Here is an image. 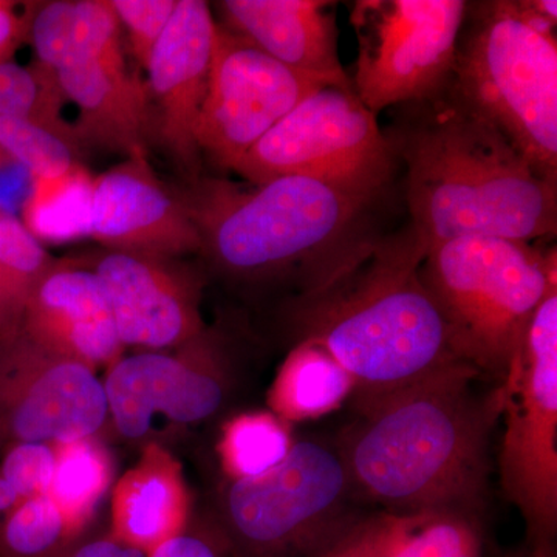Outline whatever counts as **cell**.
<instances>
[{"label":"cell","mask_w":557,"mask_h":557,"mask_svg":"<svg viewBox=\"0 0 557 557\" xmlns=\"http://www.w3.org/2000/svg\"><path fill=\"white\" fill-rule=\"evenodd\" d=\"M480 376L453 366L355 408L338 445L355 493L386 511L456 509L483 519L502 388L479 392Z\"/></svg>","instance_id":"obj_1"},{"label":"cell","mask_w":557,"mask_h":557,"mask_svg":"<svg viewBox=\"0 0 557 557\" xmlns=\"http://www.w3.org/2000/svg\"><path fill=\"white\" fill-rule=\"evenodd\" d=\"M395 109L384 135L406 164L409 225L428 251L460 237L555 236L557 185L542 178L450 84Z\"/></svg>","instance_id":"obj_2"},{"label":"cell","mask_w":557,"mask_h":557,"mask_svg":"<svg viewBox=\"0 0 557 557\" xmlns=\"http://www.w3.org/2000/svg\"><path fill=\"white\" fill-rule=\"evenodd\" d=\"M182 197L199 230L200 252L220 271L248 282H292L296 296L327 287L386 234L379 223L383 200L317 180L237 185L197 177Z\"/></svg>","instance_id":"obj_3"},{"label":"cell","mask_w":557,"mask_h":557,"mask_svg":"<svg viewBox=\"0 0 557 557\" xmlns=\"http://www.w3.org/2000/svg\"><path fill=\"white\" fill-rule=\"evenodd\" d=\"M428 249L410 225L384 234L327 287L289 307L298 343L318 344L354 380V409L468 364L420 277ZM471 366V364H469Z\"/></svg>","instance_id":"obj_4"},{"label":"cell","mask_w":557,"mask_h":557,"mask_svg":"<svg viewBox=\"0 0 557 557\" xmlns=\"http://www.w3.org/2000/svg\"><path fill=\"white\" fill-rule=\"evenodd\" d=\"M450 87L557 185V40L520 0L468 2Z\"/></svg>","instance_id":"obj_5"},{"label":"cell","mask_w":557,"mask_h":557,"mask_svg":"<svg viewBox=\"0 0 557 557\" xmlns=\"http://www.w3.org/2000/svg\"><path fill=\"white\" fill-rule=\"evenodd\" d=\"M556 259L555 248L505 237H460L429 249L420 277L460 359L502 383L557 285Z\"/></svg>","instance_id":"obj_6"},{"label":"cell","mask_w":557,"mask_h":557,"mask_svg":"<svg viewBox=\"0 0 557 557\" xmlns=\"http://www.w3.org/2000/svg\"><path fill=\"white\" fill-rule=\"evenodd\" d=\"M355 490L338 446L295 442L281 465L258 478L236 479L225 496V520L239 557H318L358 522Z\"/></svg>","instance_id":"obj_7"},{"label":"cell","mask_w":557,"mask_h":557,"mask_svg":"<svg viewBox=\"0 0 557 557\" xmlns=\"http://www.w3.org/2000/svg\"><path fill=\"white\" fill-rule=\"evenodd\" d=\"M376 116L354 86L322 87L278 121L231 171L249 183L304 177L361 199L383 200L399 161Z\"/></svg>","instance_id":"obj_8"},{"label":"cell","mask_w":557,"mask_h":557,"mask_svg":"<svg viewBox=\"0 0 557 557\" xmlns=\"http://www.w3.org/2000/svg\"><path fill=\"white\" fill-rule=\"evenodd\" d=\"M500 483L527 523L533 555L557 534V285L537 307L502 380Z\"/></svg>","instance_id":"obj_9"},{"label":"cell","mask_w":557,"mask_h":557,"mask_svg":"<svg viewBox=\"0 0 557 557\" xmlns=\"http://www.w3.org/2000/svg\"><path fill=\"white\" fill-rule=\"evenodd\" d=\"M463 0H359L350 21L359 44L355 94L375 115L448 86L467 13Z\"/></svg>","instance_id":"obj_10"},{"label":"cell","mask_w":557,"mask_h":557,"mask_svg":"<svg viewBox=\"0 0 557 557\" xmlns=\"http://www.w3.org/2000/svg\"><path fill=\"white\" fill-rule=\"evenodd\" d=\"M336 81L288 67L215 22L207 97L196 139L200 153L225 170L300 101Z\"/></svg>","instance_id":"obj_11"},{"label":"cell","mask_w":557,"mask_h":557,"mask_svg":"<svg viewBox=\"0 0 557 557\" xmlns=\"http://www.w3.org/2000/svg\"><path fill=\"white\" fill-rule=\"evenodd\" d=\"M108 416L104 384L90 366L51 354L22 329L0 338L2 443L83 442Z\"/></svg>","instance_id":"obj_12"},{"label":"cell","mask_w":557,"mask_h":557,"mask_svg":"<svg viewBox=\"0 0 557 557\" xmlns=\"http://www.w3.org/2000/svg\"><path fill=\"white\" fill-rule=\"evenodd\" d=\"M109 413L123 437H145L153 417L180 424L197 423L214 416L225 401V369L219 351L205 341L194 339L193 358L139 354L120 359L104 383Z\"/></svg>","instance_id":"obj_13"},{"label":"cell","mask_w":557,"mask_h":557,"mask_svg":"<svg viewBox=\"0 0 557 557\" xmlns=\"http://www.w3.org/2000/svg\"><path fill=\"white\" fill-rule=\"evenodd\" d=\"M89 236L110 251L156 258L175 259L201 248L182 193L168 188L146 157L127 159L94 178Z\"/></svg>","instance_id":"obj_14"},{"label":"cell","mask_w":557,"mask_h":557,"mask_svg":"<svg viewBox=\"0 0 557 557\" xmlns=\"http://www.w3.org/2000/svg\"><path fill=\"white\" fill-rule=\"evenodd\" d=\"M90 269L123 346L164 348L201 335L199 281L174 259L106 249Z\"/></svg>","instance_id":"obj_15"},{"label":"cell","mask_w":557,"mask_h":557,"mask_svg":"<svg viewBox=\"0 0 557 557\" xmlns=\"http://www.w3.org/2000/svg\"><path fill=\"white\" fill-rule=\"evenodd\" d=\"M214 32L208 2L178 0L145 69L160 143L194 178L199 177L201 153L196 129L207 97Z\"/></svg>","instance_id":"obj_16"},{"label":"cell","mask_w":557,"mask_h":557,"mask_svg":"<svg viewBox=\"0 0 557 557\" xmlns=\"http://www.w3.org/2000/svg\"><path fill=\"white\" fill-rule=\"evenodd\" d=\"M22 332L58 357L94 366L113 361L123 343L95 271L57 262L25 304Z\"/></svg>","instance_id":"obj_17"},{"label":"cell","mask_w":557,"mask_h":557,"mask_svg":"<svg viewBox=\"0 0 557 557\" xmlns=\"http://www.w3.org/2000/svg\"><path fill=\"white\" fill-rule=\"evenodd\" d=\"M223 27L278 62L350 86L338 57L336 2L223 0Z\"/></svg>","instance_id":"obj_18"},{"label":"cell","mask_w":557,"mask_h":557,"mask_svg":"<svg viewBox=\"0 0 557 557\" xmlns=\"http://www.w3.org/2000/svg\"><path fill=\"white\" fill-rule=\"evenodd\" d=\"M57 75L65 98L78 109L73 131L79 149L90 146L127 159L146 157L148 89L127 70L124 57L61 70Z\"/></svg>","instance_id":"obj_19"},{"label":"cell","mask_w":557,"mask_h":557,"mask_svg":"<svg viewBox=\"0 0 557 557\" xmlns=\"http://www.w3.org/2000/svg\"><path fill=\"white\" fill-rule=\"evenodd\" d=\"M351 557H483V519L456 509L362 516L341 537Z\"/></svg>","instance_id":"obj_20"},{"label":"cell","mask_w":557,"mask_h":557,"mask_svg":"<svg viewBox=\"0 0 557 557\" xmlns=\"http://www.w3.org/2000/svg\"><path fill=\"white\" fill-rule=\"evenodd\" d=\"M121 24L110 0L35 2L28 44L36 61L53 70L123 58Z\"/></svg>","instance_id":"obj_21"},{"label":"cell","mask_w":557,"mask_h":557,"mask_svg":"<svg viewBox=\"0 0 557 557\" xmlns=\"http://www.w3.org/2000/svg\"><path fill=\"white\" fill-rule=\"evenodd\" d=\"M354 388L347 370L325 348L298 343L278 372L271 403L287 420H314L338 409Z\"/></svg>","instance_id":"obj_22"},{"label":"cell","mask_w":557,"mask_h":557,"mask_svg":"<svg viewBox=\"0 0 557 557\" xmlns=\"http://www.w3.org/2000/svg\"><path fill=\"white\" fill-rule=\"evenodd\" d=\"M182 507H177V482L164 471L148 469L132 478L116 507L113 537L150 555L178 536Z\"/></svg>","instance_id":"obj_23"},{"label":"cell","mask_w":557,"mask_h":557,"mask_svg":"<svg viewBox=\"0 0 557 557\" xmlns=\"http://www.w3.org/2000/svg\"><path fill=\"white\" fill-rule=\"evenodd\" d=\"M91 185L94 177L81 164L62 177L32 180L21 222L40 244L89 236Z\"/></svg>","instance_id":"obj_24"},{"label":"cell","mask_w":557,"mask_h":557,"mask_svg":"<svg viewBox=\"0 0 557 557\" xmlns=\"http://www.w3.org/2000/svg\"><path fill=\"white\" fill-rule=\"evenodd\" d=\"M67 102L53 70L36 60L30 65L0 62V116L44 127L79 150L73 124L64 116Z\"/></svg>","instance_id":"obj_25"},{"label":"cell","mask_w":557,"mask_h":557,"mask_svg":"<svg viewBox=\"0 0 557 557\" xmlns=\"http://www.w3.org/2000/svg\"><path fill=\"white\" fill-rule=\"evenodd\" d=\"M293 445L295 442L284 421L270 413H251L228 424L222 456L234 478H258L281 465Z\"/></svg>","instance_id":"obj_26"},{"label":"cell","mask_w":557,"mask_h":557,"mask_svg":"<svg viewBox=\"0 0 557 557\" xmlns=\"http://www.w3.org/2000/svg\"><path fill=\"white\" fill-rule=\"evenodd\" d=\"M73 530L50 494L27 498L0 520V557H54Z\"/></svg>","instance_id":"obj_27"},{"label":"cell","mask_w":557,"mask_h":557,"mask_svg":"<svg viewBox=\"0 0 557 557\" xmlns=\"http://www.w3.org/2000/svg\"><path fill=\"white\" fill-rule=\"evenodd\" d=\"M64 446L58 456L49 494L60 505L75 533L104 493L109 467L101 450L87 440Z\"/></svg>","instance_id":"obj_28"},{"label":"cell","mask_w":557,"mask_h":557,"mask_svg":"<svg viewBox=\"0 0 557 557\" xmlns=\"http://www.w3.org/2000/svg\"><path fill=\"white\" fill-rule=\"evenodd\" d=\"M0 150L32 180L62 177L73 168L78 149L53 132L35 126L27 121L0 116Z\"/></svg>","instance_id":"obj_29"},{"label":"cell","mask_w":557,"mask_h":557,"mask_svg":"<svg viewBox=\"0 0 557 557\" xmlns=\"http://www.w3.org/2000/svg\"><path fill=\"white\" fill-rule=\"evenodd\" d=\"M53 263L44 245L20 219L0 212V274L25 304Z\"/></svg>","instance_id":"obj_30"},{"label":"cell","mask_w":557,"mask_h":557,"mask_svg":"<svg viewBox=\"0 0 557 557\" xmlns=\"http://www.w3.org/2000/svg\"><path fill=\"white\" fill-rule=\"evenodd\" d=\"M58 456L47 443H11L0 461V480L20 497L49 493Z\"/></svg>","instance_id":"obj_31"},{"label":"cell","mask_w":557,"mask_h":557,"mask_svg":"<svg viewBox=\"0 0 557 557\" xmlns=\"http://www.w3.org/2000/svg\"><path fill=\"white\" fill-rule=\"evenodd\" d=\"M110 5L120 24L126 27L135 61L146 69L150 54L177 10L178 0H110Z\"/></svg>","instance_id":"obj_32"},{"label":"cell","mask_w":557,"mask_h":557,"mask_svg":"<svg viewBox=\"0 0 557 557\" xmlns=\"http://www.w3.org/2000/svg\"><path fill=\"white\" fill-rule=\"evenodd\" d=\"M35 2L0 0V62L13 60L14 53L28 42Z\"/></svg>","instance_id":"obj_33"},{"label":"cell","mask_w":557,"mask_h":557,"mask_svg":"<svg viewBox=\"0 0 557 557\" xmlns=\"http://www.w3.org/2000/svg\"><path fill=\"white\" fill-rule=\"evenodd\" d=\"M215 539L201 534H178L153 549L149 557H239Z\"/></svg>","instance_id":"obj_34"},{"label":"cell","mask_w":557,"mask_h":557,"mask_svg":"<svg viewBox=\"0 0 557 557\" xmlns=\"http://www.w3.org/2000/svg\"><path fill=\"white\" fill-rule=\"evenodd\" d=\"M54 557H149V555L112 536L94 539L83 544H67Z\"/></svg>","instance_id":"obj_35"},{"label":"cell","mask_w":557,"mask_h":557,"mask_svg":"<svg viewBox=\"0 0 557 557\" xmlns=\"http://www.w3.org/2000/svg\"><path fill=\"white\" fill-rule=\"evenodd\" d=\"M24 310L25 300L0 274V338L21 329Z\"/></svg>","instance_id":"obj_36"},{"label":"cell","mask_w":557,"mask_h":557,"mask_svg":"<svg viewBox=\"0 0 557 557\" xmlns=\"http://www.w3.org/2000/svg\"><path fill=\"white\" fill-rule=\"evenodd\" d=\"M523 10L533 17L534 21L547 25L556 30L557 24V2L556 0H520Z\"/></svg>","instance_id":"obj_37"},{"label":"cell","mask_w":557,"mask_h":557,"mask_svg":"<svg viewBox=\"0 0 557 557\" xmlns=\"http://www.w3.org/2000/svg\"><path fill=\"white\" fill-rule=\"evenodd\" d=\"M318 557H351L350 553L347 552V548L344 547L343 542H341V539L338 542H336L333 547H330L327 552L322 553L321 556Z\"/></svg>","instance_id":"obj_38"},{"label":"cell","mask_w":557,"mask_h":557,"mask_svg":"<svg viewBox=\"0 0 557 557\" xmlns=\"http://www.w3.org/2000/svg\"><path fill=\"white\" fill-rule=\"evenodd\" d=\"M9 161H11L9 157H7L5 153H3L2 150H0V166H3V164L9 163Z\"/></svg>","instance_id":"obj_39"},{"label":"cell","mask_w":557,"mask_h":557,"mask_svg":"<svg viewBox=\"0 0 557 557\" xmlns=\"http://www.w3.org/2000/svg\"><path fill=\"white\" fill-rule=\"evenodd\" d=\"M2 445H3L2 440H0V446H2Z\"/></svg>","instance_id":"obj_40"},{"label":"cell","mask_w":557,"mask_h":557,"mask_svg":"<svg viewBox=\"0 0 557 557\" xmlns=\"http://www.w3.org/2000/svg\"><path fill=\"white\" fill-rule=\"evenodd\" d=\"M531 557H537V556L531 555Z\"/></svg>","instance_id":"obj_41"}]
</instances>
